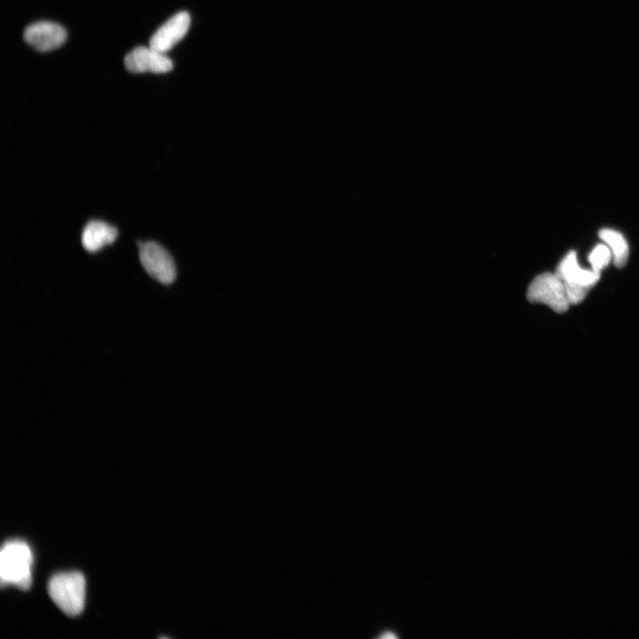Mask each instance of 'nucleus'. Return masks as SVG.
Masks as SVG:
<instances>
[{"instance_id": "20e7f679", "label": "nucleus", "mask_w": 639, "mask_h": 639, "mask_svg": "<svg viewBox=\"0 0 639 639\" xmlns=\"http://www.w3.org/2000/svg\"><path fill=\"white\" fill-rule=\"evenodd\" d=\"M527 298L532 303L544 304L558 313L566 312L571 305L564 284L556 272L538 275L528 288Z\"/></svg>"}, {"instance_id": "423d86ee", "label": "nucleus", "mask_w": 639, "mask_h": 639, "mask_svg": "<svg viewBox=\"0 0 639 639\" xmlns=\"http://www.w3.org/2000/svg\"><path fill=\"white\" fill-rule=\"evenodd\" d=\"M67 31L59 24L38 21L26 28L25 42L39 51H50L59 48L67 40Z\"/></svg>"}, {"instance_id": "9d476101", "label": "nucleus", "mask_w": 639, "mask_h": 639, "mask_svg": "<svg viewBox=\"0 0 639 639\" xmlns=\"http://www.w3.org/2000/svg\"><path fill=\"white\" fill-rule=\"evenodd\" d=\"M600 239L610 248L612 262L616 267H623L628 258L629 248L624 236L612 229L604 228L598 233Z\"/></svg>"}, {"instance_id": "0eeeda50", "label": "nucleus", "mask_w": 639, "mask_h": 639, "mask_svg": "<svg viewBox=\"0 0 639 639\" xmlns=\"http://www.w3.org/2000/svg\"><path fill=\"white\" fill-rule=\"evenodd\" d=\"M124 66L131 73L152 72L167 73L173 67L172 61L153 48L139 46L133 49L124 58Z\"/></svg>"}, {"instance_id": "7ed1b4c3", "label": "nucleus", "mask_w": 639, "mask_h": 639, "mask_svg": "<svg viewBox=\"0 0 639 639\" xmlns=\"http://www.w3.org/2000/svg\"><path fill=\"white\" fill-rule=\"evenodd\" d=\"M556 273L563 280L568 299L580 302L600 279V273L579 265L576 252L572 250L559 263Z\"/></svg>"}, {"instance_id": "1a4fd4ad", "label": "nucleus", "mask_w": 639, "mask_h": 639, "mask_svg": "<svg viewBox=\"0 0 639 639\" xmlns=\"http://www.w3.org/2000/svg\"><path fill=\"white\" fill-rule=\"evenodd\" d=\"M118 236L117 229L100 220L87 223L82 233V244L89 252H96L113 243Z\"/></svg>"}, {"instance_id": "f03ea898", "label": "nucleus", "mask_w": 639, "mask_h": 639, "mask_svg": "<svg viewBox=\"0 0 639 639\" xmlns=\"http://www.w3.org/2000/svg\"><path fill=\"white\" fill-rule=\"evenodd\" d=\"M85 580L79 572L54 574L48 582V594L53 603L67 615L77 616L84 607Z\"/></svg>"}, {"instance_id": "9b49d317", "label": "nucleus", "mask_w": 639, "mask_h": 639, "mask_svg": "<svg viewBox=\"0 0 639 639\" xmlns=\"http://www.w3.org/2000/svg\"><path fill=\"white\" fill-rule=\"evenodd\" d=\"M588 261L591 264V269L600 273V272L612 261V254L610 248L605 243L598 244L589 254Z\"/></svg>"}, {"instance_id": "f257e3e1", "label": "nucleus", "mask_w": 639, "mask_h": 639, "mask_svg": "<svg viewBox=\"0 0 639 639\" xmlns=\"http://www.w3.org/2000/svg\"><path fill=\"white\" fill-rule=\"evenodd\" d=\"M33 555L28 544L20 540L6 541L0 552L2 585L27 589L32 582Z\"/></svg>"}, {"instance_id": "39448f33", "label": "nucleus", "mask_w": 639, "mask_h": 639, "mask_svg": "<svg viewBox=\"0 0 639 639\" xmlns=\"http://www.w3.org/2000/svg\"><path fill=\"white\" fill-rule=\"evenodd\" d=\"M138 254L145 271L162 284L172 283L177 276V268L170 254L154 241L138 242Z\"/></svg>"}, {"instance_id": "6e6552de", "label": "nucleus", "mask_w": 639, "mask_h": 639, "mask_svg": "<svg viewBox=\"0 0 639 639\" xmlns=\"http://www.w3.org/2000/svg\"><path fill=\"white\" fill-rule=\"evenodd\" d=\"M190 23L191 19L186 12L176 13L154 33L149 46L160 52H167L185 37Z\"/></svg>"}]
</instances>
